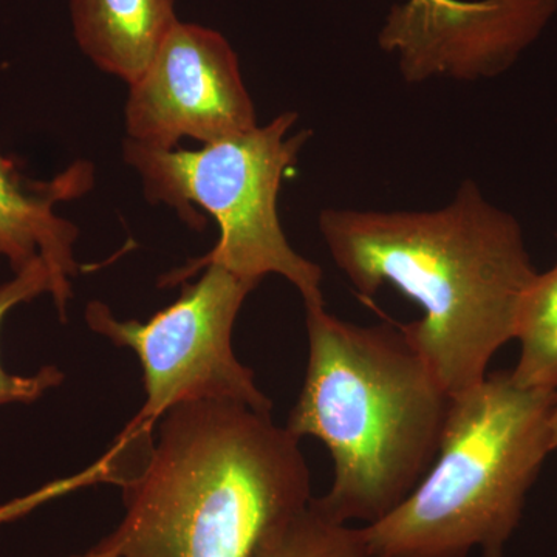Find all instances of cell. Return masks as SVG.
Returning a JSON list of instances; mask_svg holds the SVG:
<instances>
[{
    "label": "cell",
    "instance_id": "3957f363",
    "mask_svg": "<svg viewBox=\"0 0 557 557\" xmlns=\"http://www.w3.org/2000/svg\"><path fill=\"white\" fill-rule=\"evenodd\" d=\"M309 364L287 431L324 443L327 494L313 504L341 523L379 522L437 457L450 395L401 325L351 324L306 307Z\"/></svg>",
    "mask_w": 557,
    "mask_h": 557
},
{
    "label": "cell",
    "instance_id": "e0dca14e",
    "mask_svg": "<svg viewBox=\"0 0 557 557\" xmlns=\"http://www.w3.org/2000/svg\"><path fill=\"white\" fill-rule=\"evenodd\" d=\"M408 2L417 7H428L437 5V3H443L445 0H408Z\"/></svg>",
    "mask_w": 557,
    "mask_h": 557
},
{
    "label": "cell",
    "instance_id": "5bb4252c",
    "mask_svg": "<svg viewBox=\"0 0 557 557\" xmlns=\"http://www.w3.org/2000/svg\"><path fill=\"white\" fill-rule=\"evenodd\" d=\"M46 293L51 295V277L46 262L38 258L14 274L11 281L0 285V332L3 321L14 307L30 302ZM62 381L64 372L57 366H46L35 375H16L3 368L0 358V406L13 403L30 405L42 398L51 388L61 386Z\"/></svg>",
    "mask_w": 557,
    "mask_h": 557
},
{
    "label": "cell",
    "instance_id": "6da1fadb",
    "mask_svg": "<svg viewBox=\"0 0 557 557\" xmlns=\"http://www.w3.org/2000/svg\"><path fill=\"white\" fill-rule=\"evenodd\" d=\"M318 226L358 295L391 285L420 307L423 317L403 332L450 397L482 383L494 355L516 339L537 271L518 220L472 180L442 208H330Z\"/></svg>",
    "mask_w": 557,
    "mask_h": 557
},
{
    "label": "cell",
    "instance_id": "7a4b0ae2",
    "mask_svg": "<svg viewBox=\"0 0 557 557\" xmlns=\"http://www.w3.org/2000/svg\"><path fill=\"white\" fill-rule=\"evenodd\" d=\"M299 442L240 403L171 409L145 467L121 487L123 519L98 544L121 557H251L313 498Z\"/></svg>",
    "mask_w": 557,
    "mask_h": 557
},
{
    "label": "cell",
    "instance_id": "30bf717a",
    "mask_svg": "<svg viewBox=\"0 0 557 557\" xmlns=\"http://www.w3.org/2000/svg\"><path fill=\"white\" fill-rule=\"evenodd\" d=\"M70 17L81 51L127 86L180 22L175 0H70Z\"/></svg>",
    "mask_w": 557,
    "mask_h": 557
},
{
    "label": "cell",
    "instance_id": "8fae6325",
    "mask_svg": "<svg viewBox=\"0 0 557 557\" xmlns=\"http://www.w3.org/2000/svg\"><path fill=\"white\" fill-rule=\"evenodd\" d=\"M516 339L520 354L512 379L525 387L557 391V262L531 282Z\"/></svg>",
    "mask_w": 557,
    "mask_h": 557
},
{
    "label": "cell",
    "instance_id": "ba28073f",
    "mask_svg": "<svg viewBox=\"0 0 557 557\" xmlns=\"http://www.w3.org/2000/svg\"><path fill=\"white\" fill-rule=\"evenodd\" d=\"M557 0H458L437 20L416 25L386 21L380 46L397 53L410 84L435 78H493L511 67L541 35Z\"/></svg>",
    "mask_w": 557,
    "mask_h": 557
},
{
    "label": "cell",
    "instance_id": "9a60e30c",
    "mask_svg": "<svg viewBox=\"0 0 557 557\" xmlns=\"http://www.w3.org/2000/svg\"><path fill=\"white\" fill-rule=\"evenodd\" d=\"M70 557H121V556L116 555V553L112 552V549L102 547V545L98 544V545H95L94 548H90L89 552L84 553V555L70 556Z\"/></svg>",
    "mask_w": 557,
    "mask_h": 557
},
{
    "label": "cell",
    "instance_id": "52a82bcc",
    "mask_svg": "<svg viewBox=\"0 0 557 557\" xmlns=\"http://www.w3.org/2000/svg\"><path fill=\"white\" fill-rule=\"evenodd\" d=\"M239 58L225 36L178 22L124 106L127 137L149 148L177 149L180 139L209 145L258 126Z\"/></svg>",
    "mask_w": 557,
    "mask_h": 557
},
{
    "label": "cell",
    "instance_id": "4fadbf2b",
    "mask_svg": "<svg viewBox=\"0 0 557 557\" xmlns=\"http://www.w3.org/2000/svg\"><path fill=\"white\" fill-rule=\"evenodd\" d=\"M143 457H145V445L141 440L121 432L108 453L95 460L90 467L69 478L53 480L30 494L0 505V525L24 518L42 505L83 487L100 485V483L123 487L137 474Z\"/></svg>",
    "mask_w": 557,
    "mask_h": 557
},
{
    "label": "cell",
    "instance_id": "7c38bea8",
    "mask_svg": "<svg viewBox=\"0 0 557 557\" xmlns=\"http://www.w3.org/2000/svg\"><path fill=\"white\" fill-rule=\"evenodd\" d=\"M251 557H372L361 528L336 522L313 504L271 530Z\"/></svg>",
    "mask_w": 557,
    "mask_h": 557
},
{
    "label": "cell",
    "instance_id": "2e32d148",
    "mask_svg": "<svg viewBox=\"0 0 557 557\" xmlns=\"http://www.w3.org/2000/svg\"><path fill=\"white\" fill-rule=\"evenodd\" d=\"M552 449H557V398L552 416Z\"/></svg>",
    "mask_w": 557,
    "mask_h": 557
},
{
    "label": "cell",
    "instance_id": "8992f818",
    "mask_svg": "<svg viewBox=\"0 0 557 557\" xmlns=\"http://www.w3.org/2000/svg\"><path fill=\"white\" fill-rule=\"evenodd\" d=\"M178 299L149 321L119 319L101 300L87 304L91 332L139 359L145 405L127 426L153 431L164 413L197 401H234L273 412L255 373L234 354L233 330L242 306L259 287L220 265H208Z\"/></svg>",
    "mask_w": 557,
    "mask_h": 557
},
{
    "label": "cell",
    "instance_id": "5b68a950",
    "mask_svg": "<svg viewBox=\"0 0 557 557\" xmlns=\"http://www.w3.org/2000/svg\"><path fill=\"white\" fill-rule=\"evenodd\" d=\"M298 113L282 112L263 126L203 145L197 150L159 149L124 139L123 159L141 178L146 200L166 205L193 228L203 226L194 207L219 225L208 255L160 277V287L183 285L205 267L260 284L270 274L287 278L306 307L325 306L322 270L289 245L277 214L282 180L311 137L289 135Z\"/></svg>",
    "mask_w": 557,
    "mask_h": 557
},
{
    "label": "cell",
    "instance_id": "9c48e42d",
    "mask_svg": "<svg viewBox=\"0 0 557 557\" xmlns=\"http://www.w3.org/2000/svg\"><path fill=\"white\" fill-rule=\"evenodd\" d=\"M94 186L90 161H75L49 182H32L16 161L0 152V260H7L16 274L42 258L61 321L67 317L73 296L72 278L79 274L75 255L79 231L75 223L58 215L54 207L81 199Z\"/></svg>",
    "mask_w": 557,
    "mask_h": 557
},
{
    "label": "cell",
    "instance_id": "277c9868",
    "mask_svg": "<svg viewBox=\"0 0 557 557\" xmlns=\"http://www.w3.org/2000/svg\"><path fill=\"white\" fill-rule=\"evenodd\" d=\"M557 391L511 370L450 397L434 463L394 511L361 527L372 557H505L552 453Z\"/></svg>",
    "mask_w": 557,
    "mask_h": 557
}]
</instances>
